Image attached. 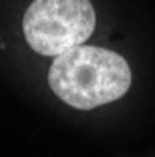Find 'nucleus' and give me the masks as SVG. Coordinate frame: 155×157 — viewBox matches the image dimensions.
Returning a JSON list of instances; mask_svg holds the SVG:
<instances>
[{
    "instance_id": "obj_1",
    "label": "nucleus",
    "mask_w": 155,
    "mask_h": 157,
    "mask_svg": "<svg viewBox=\"0 0 155 157\" xmlns=\"http://www.w3.org/2000/svg\"><path fill=\"white\" fill-rule=\"evenodd\" d=\"M47 81L52 94L66 105L92 110L123 97L131 88L133 75L122 54L81 45L54 56Z\"/></svg>"
},
{
    "instance_id": "obj_2",
    "label": "nucleus",
    "mask_w": 155,
    "mask_h": 157,
    "mask_svg": "<svg viewBox=\"0 0 155 157\" xmlns=\"http://www.w3.org/2000/svg\"><path fill=\"white\" fill-rule=\"evenodd\" d=\"M95 28L90 0H34L25 11L26 43L43 56H58L86 43Z\"/></svg>"
}]
</instances>
